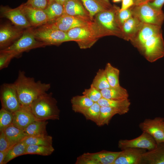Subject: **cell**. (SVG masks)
I'll list each match as a JSON object with an SVG mask.
<instances>
[{
	"instance_id": "ab89813d",
	"label": "cell",
	"mask_w": 164,
	"mask_h": 164,
	"mask_svg": "<svg viewBox=\"0 0 164 164\" xmlns=\"http://www.w3.org/2000/svg\"><path fill=\"white\" fill-rule=\"evenodd\" d=\"M48 2L47 0H28L25 4L34 8L43 10L47 6Z\"/></svg>"
},
{
	"instance_id": "60d3db41",
	"label": "cell",
	"mask_w": 164,
	"mask_h": 164,
	"mask_svg": "<svg viewBox=\"0 0 164 164\" xmlns=\"http://www.w3.org/2000/svg\"><path fill=\"white\" fill-rule=\"evenodd\" d=\"M0 132V151L8 150L11 148L9 143L4 131Z\"/></svg>"
},
{
	"instance_id": "f1b7e54d",
	"label": "cell",
	"mask_w": 164,
	"mask_h": 164,
	"mask_svg": "<svg viewBox=\"0 0 164 164\" xmlns=\"http://www.w3.org/2000/svg\"><path fill=\"white\" fill-rule=\"evenodd\" d=\"M43 10L48 18V22L55 21L64 13L63 5L54 1L48 3L47 6Z\"/></svg>"
},
{
	"instance_id": "c3c4849f",
	"label": "cell",
	"mask_w": 164,
	"mask_h": 164,
	"mask_svg": "<svg viewBox=\"0 0 164 164\" xmlns=\"http://www.w3.org/2000/svg\"><path fill=\"white\" fill-rule=\"evenodd\" d=\"M153 0H148L147 1V3L148 2H151L152 1H153Z\"/></svg>"
},
{
	"instance_id": "7402d4cb",
	"label": "cell",
	"mask_w": 164,
	"mask_h": 164,
	"mask_svg": "<svg viewBox=\"0 0 164 164\" xmlns=\"http://www.w3.org/2000/svg\"><path fill=\"white\" fill-rule=\"evenodd\" d=\"M87 11L91 19L98 13L112 8L108 0H80Z\"/></svg>"
},
{
	"instance_id": "f907efd6",
	"label": "cell",
	"mask_w": 164,
	"mask_h": 164,
	"mask_svg": "<svg viewBox=\"0 0 164 164\" xmlns=\"http://www.w3.org/2000/svg\"><path fill=\"white\" fill-rule=\"evenodd\" d=\"M48 0V1H49V0Z\"/></svg>"
},
{
	"instance_id": "e0dca14e",
	"label": "cell",
	"mask_w": 164,
	"mask_h": 164,
	"mask_svg": "<svg viewBox=\"0 0 164 164\" xmlns=\"http://www.w3.org/2000/svg\"><path fill=\"white\" fill-rule=\"evenodd\" d=\"M22 9L31 26H37L49 22L48 18L43 9H37L26 5H21Z\"/></svg>"
},
{
	"instance_id": "277c9868",
	"label": "cell",
	"mask_w": 164,
	"mask_h": 164,
	"mask_svg": "<svg viewBox=\"0 0 164 164\" xmlns=\"http://www.w3.org/2000/svg\"><path fill=\"white\" fill-rule=\"evenodd\" d=\"M46 46H48L47 44L36 38L34 30L30 27L26 29L18 39L9 46L0 50V52L12 53L18 56L23 52Z\"/></svg>"
},
{
	"instance_id": "f6af8a7d",
	"label": "cell",
	"mask_w": 164,
	"mask_h": 164,
	"mask_svg": "<svg viewBox=\"0 0 164 164\" xmlns=\"http://www.w3.org/2000/svg\"><path fill=\"white\" fill-rule=\"evenodd\" d=\"M147 1L148 0H134V5H137L147 3Z\"/></svg>"
},
{
	"instance_id": "cb8c5ba5",
	"label": "cell",
	"mask_w": 164,
	"mask_h": 164,
	"mask_svg": "<svg viewBox=\"0 0 164 164\" xmlns=\"http://www.w3.org/2000/svg\"><path fill=\"white\" fill-rule=\"evenodd\" d=\"M72 110L75 112L83 114L94 103L85 95H77L71 100Z\"/></svg>"
},
{
	"instance_id": "836d02e7",
	"label": "cell",
	"mask_w": 164,
	"mask_h": 164,
	"mask_svg": "<svg viewBox=\"0 0 164 164\" xmlns=\"http://www.w3.org/2000/svg\"><path fill=\"white\" fill-rule=\"evenodd\" d=\"M91 85L100 91L111 87L104 69H100L98 70Z\"/></svg>"
},
{
	"instance_id": "7c38bea8",
	"label": "cell",
	"mask_w": 164,
	"mask_h": 164,
	"mask_svg": "<svg viewBox=\"0 0 164 164\" xmlns=\"http://www.w3.org/2000/svg\"><path fill=\"white\" fill-rule=\"evenodd\" d=\"M164 118L156 117L153 119H145L139 125L142 132L149 134L157 144L164 142V131L163 123Z\"/></svg>"
},
{
	"instance_id": "2e32d148",
	"label": "cell",
	"mask_w": 164,
	"mask_h": 164,
	"mask_svg": "<svg viewBox=\"0 0 164 164\" xmlns=\"http://www.w3.org/2000/svg\"><path fill=\"white\" fill-rule=\"evenodd\" d=\"M145 149L128 148L120 151L113 164H140Z\"/></svg>"
},
{
	"instance_id": "4316f807",
	"label": "cell",
	"mask_w": 164,
	"mask_h": 164,
	"mask_svg": "<svg viewBox=\"0 0 164 164\" xmlns=\"http://www.w3.org/2000/svg\"><path fill=\"white\" fill-rule=\"evenodd\" d=\"M47 121L36 120L29 125L23 130L27 136L48 135Z\"/></svg>"
},
{
	"instance_id": "d6986e66",
	"label": "cell",
	"mask_w": 164,
	"mask_h": 164,
	"mask_svg": "<svg viewBox=\"0 0 164 164\" xmlns=\"http://www.w3.org/2000/svg\"><path fill=\"white\" fill-rule=\"evenodd\" d=\"M141 164H164V142L157 144L155 148L144 152Z\"/></svg>"
},
{
	"instance_id": "ffe728a7",
	"label": "cell",
	"mask_w": 164,
	"mask_h": 164,
	"mask_svg": "<svg viewBox=\"0 0 164 164\" xmlns=\"http://www.w3.org/2000/svg\"><path fill=\"white\" fill-rule=\"evenodd\" d=\"M80 0H67L63 5V14L89 19V16Z\"/></svg>"
},
{
	"instance_id": "f546056e",
	"label": "cell",
	"mask_w": 164,
	"mask_h": 164,
	"mask_svg": "<svg viewBox=\"0 0 164 164\" xmlns=\"http://www.w3.org/2000/svg\"><path fill=\"white\" fill-rule=\"evenodd\" d=\"M108 82L111 87H116L120 86L119 82V70L107 63L104 69Z\"/></svg>"
},
{
	"instance_id": "44dd1931",
	"label": "cell",
	"mask_w": 164,
	"mask_h": 164,
	"mask_svg": "<svg viewBox=\"0 0 164 164\" xmlns=\"http://www.w3.org/2000/svg\"><path fill=\"white\" fill-rule=\"evenodd\" d=\"M143 23L137 18L133 16L126 21L121 26L123 39L130 40L138 32Z\"/></svg>"
},
{
	"instance_id": "8fae6325",
	"label": "cell",
	"mask_w": 164,
	"mask_h": 164,
	"mask_svg": "<svg viewBox=\"0 0 164 164\" xmlns=\"http://www.w3.org/2000/svg\"><path fill=\"white\" fill-rule=\"evenodd\" d=\"M0 94L2 108L13 113L21 107L13 83L2 84L1 87Z\"/></svg>"
},
{
	"instance_id": "8992f818",
	"label": "cell",
	"mask_w": 164,
	"mask_h": 164,
	"mask_svg": "<svg viewBox=\"0 0 164 164\" xmlns=\"http://www.w3.org/2000/svg\"><path fill=\"white\" fill-rule=\"evenodd\" d=\"M117 7L101 12L97 15L99 27L109 35L115 36L123 39L121 27L118 21L116 10Z\"/></svg>"
},
{
	"instance_id": "d4e9b609",
	"label": "cell",
	"mask_w": 164,
	"mask_h": 164,
	"mask_svg": "<svg viewBox=\"0 0 164 164\" xmlns=\"http://www.w3.org/2000/svg\"><path fill=\"white\" fill-rule=\"evenodd\" d=\"M100 91L102 97L108 99L122 100L128 99L129 97L127 90L120 86L110 87Z\"/></svg>"
},
{
	"instance_id": "ee69618b",
	"label": "cell",
	"mask_w": 164,
	"mask_h": 164,
	"mask_svg": "<svg viewBox=\"0 0 164 164\" xmlns=\"http://www.w3.org/2000/svg\"><path fill=\"white\" fill-rule=\"evenodd\" d=\"M9 149L0 151V164H3V161Z\"/></svg>"
},
{
	"instance_id": "7bdbcfd3",
	"label": "cell",
	"mask_w": 164,
	"mask_h": 164,
	"mask_svg": "<svg viewBox=\"0 0 164 164\" xmlns=\"http://www.w3.org/2000/svg\"><path fill=\"white\" fill-rule=\"evenodd\" d=\"M121 7L120 9L124 10L130 8L134 5V0H122Z\"/></svg>"
},
{
	"instance_id": "7a4b0ae2",
	"label": "cell",
	"mask_w": 164,
	"mask_h": 164,
	"mask_svg": "<svg viewBox=\"0 0 164 164\" xmlns=\"http://www.w3.org/2000/svg\"><path fill=\"white\" fill-rule=\"evenodd\" d=\"M16 89L22 106H30L40 96L46 92L51 87L50 84L36 81L33 77H27L23 71L19 70L18 76L13 83Z\"/></svg>"
},
{
	"instance_id": "83f0119b",
	"label": "cell",
	"mask_w": 164,
	"mask_h": 164,
	"mask_svg": "<svg viewBox=\"0 0 164 164\" xmlns=\"http://www.w3.org/2000/svg\"><path fill=\"white\" fill-rule=\"evenodd\" d=\"M97 102L101 106L110 107L118 109L124 114L128 111L131 104L128 99L122 100H115L102 97Z\"/></svg>"
},
{
	"instance_id": "52a82bcc",
	"label": "cell",
	"mask_w": 164,
	"mask_h": 164,
	"mask_svg": "<svg viewBox=\"0 0 164 164\" xmlns=\"http://www.w3.org/2000/svg\"><path fill=\"white\" fill-rule=\"evenodd\" d=\"M36 38L47 45H57L71 41L67 32L45 26L43 25L34 30Z\"/></svg>"
},
{
	"instance_id": "5bb4252c",
	"label": "cell",
	"mask_w": 164,
	"mask_h": 164,
	"mask_svg": "<svg viewBox=\"0 0 164 164\" xmlns=\"http://www.w3.org/2000/svg\"><path fill=\"white\" fill-rule=\"evenodd\" d=\"M0 13L2 17L8 19L17 27L23 29L32 26L22 10L21 5L14 9L1 6Z\"/></svg>"
},
{
	"instance_id": "3957f363",
	"label": "cell",
	"mask_w": 164,
	"mask_h": 164,
	"mask_svg": "<svg viewBox=\"0 0 164 164\" xmlns=\"http://www.w3.org/2000/svg\"><path fill=\"white\" fill-rule=\"evenodd\" d=\"M30 109L37 120H59L60 111L57 101L52 93H46L40 96L30 106Z\"/></svg>"
},
{
	"instance_id": "ac0fdd59",
	"label": "cell",
	"mask_w": 164,
	"mask_h": 164,
	"mask_svg": "<svg viewBox=\"0 0 164 164\" xmlns=\"http://www.w3.org/2000/svg\"><path fill=\"white\" fill-rule=\"evenodd\" d=\"M12 124L18 128L24 130L30 123L36 120L29 106H22L13 113Z\"/></svg>"
},
{
	"instance_id": "bcb514c9",
	"label": "cell",
	"mask_w": 164,
	"mask_h": 164,
	"mask_svg": "<svg viewBox=\"0 0 164 164\" xmlns=\"http://www.w3.org/2000/svg\"><path fill=\"white\" fill-rule=\"evenodd\" d=\"M67 0H49L48 3L53 1H54L63 5Z\"/></svg>"
},
{
	"instance_id": "ba28073f",
	"label": "cell",
	"mask_w": 164,
	"mask_h": 164,
	"mask_svg": "<svg viewBox=\"0 0 164 164\" xmlns=\"http://www.w3.org/2000/svg\"><path fill=\"white\" fill-rule=\"evenodd\" d=\"M92 24L73 28L67 32V35L71 41L77 42L81 48L89 47L97 36Z\"/></svg>"
},
{
	"instance_id": "9a60e30c",
	"label": "cell",
	"mask_w": 164,
	"mask_h": 164,
	"mask_svg": "<svg viewBox=\"0 0 164 164\" xmlns=\"http://www.w3.org/2000/svg\"><path fill=\"white\" fill-rule=\"evenodd\" d=\"M24 30L16 26L6 24L0 26V48L3 49L12 44L15 40L18 39L22 34Z\"/></svg>"
},
{
	"instance_id": "f35d334b",
	"label": "cell",
	"mask_w": 164,
	"mask_h": 164,
	"mask_svg": "<svg viewBox=\"0 0 164 164\" xmlns=\"http://www.w3.org/2000/svg\"><path fill=\"white\" fill-rule=\"evenodd\" d=\"M0 70L8 67L11 60L17 57L16 55L12 53L0 52Z\"/></svg>"
},
{
	"instance_id": "9c48e42d",
	"label": "cell",
	"mask_w": 164,
	"mask_h": 164,
	"mask_svg": "<svg viewBox=\"0 0 164 164\" xmlns=\"http://www.w3.org/2000/svg\"><path fill=\"white\" fill-rule=\"evenodd\" d=\"M120 151L102 150L95 153H84L78 157L76 164H113Z\"/></svg>"
},
{
	"instance_id": "681fc988",
	"label": "cell",
	"mask_w": 164,
	"mask_h": 164,
	"mask_svg": "<svg viewBox=\"0 0 164 164\" xmlns=\"http://www.w3.org/2000/svg\"><path fill=\"white\" fill-rule=\"evenodd\" d=\"M163 130L164 131V121H163Z\"/></svg>"
},
{
	"instance_id": "74e56055",
	"label": "cell",
	"mask_w": 164,
	"mask_h": 164,
	"mask_svg": "<svg viewBox=\"0 0 164 164\" xmlns=\"http://www.w3.org/2000/svg\"><path fill=\"white\" fill-rule=\"evenodd\" d=\"M82 94L94 102H97L102 97L101 91L91 85L90 88L85 89Z\"/></svg>"
},
{
	"instance_id": "1f68e13d",
	"label": "cell",
	"mask_w": 164,
	"mask_h": 164,
	"mask_svg": "<svg viewBox=\"0 0 164 164\" xmlns=\"http://www.w3.org/2000/svg\"><path fill=\"white\" fill-rule=\"evenodd\" d=\"M27 146L22 141L12 147L9 150L3 164H7L19 156L25 155Z\"/></svg>"
},
{
	"instance_id": "30bf717a",
	"label": "cell",
	"mask_w": 164,
	"mask_h": 164,
	"mask_svg": "<svg viewBox=\"0 0 164 164\" xmlns=\"http://www.w3.org/2000/svg\"><path fill=\"white\" fill-rule=\"evenodd\" d=\"M92 24L89 19L63 14L55 21L43 25L67 32L75 27L87 26Z\"/></svg>"
},
{
	"instance_id": "603a6c76",
	"label": "cell",
	"mask_w": 164,
	"mask_h": 164,
	"mask_svg": "<svg viewBox=\"0 0 164 164\" xmlns=\"http://www.w3.org/2000/svg\"><path fill=\"white\" fill-rule=\"evenodd\" d=\"M3 130L9 143L11 148L23 140L27 136L23 130L18 128L13 124Z\"/></svg>"
},
{
	"instance_id": "d6a6232c",
	"label": "cell",
	"mask_w": 164,
	"mask_h": 164,
	"mask_svg": "<svg viewBox=\"0 0 164 164\" xmlns=\"http://www.w3.org/2000/svg\"><path fill=\"white\" fill-rule=\"evenodd\" d=\"M53 146L31 145L27 146L25 155L36 154L42 156H48L54 151Z\"/></svg>"
},
{
	"instance_id": "e575fe53",
	"label": "cell",
	"mask_w": 164,
	"mask_h": 164,
	"mask_svg": "<svg viewBox=\"0 0 164 164\" xmlns=\"http://www.w3.org/2000/svg\"><path fill=\"white\" fill-rule=\"evenodd\" d=\"M101 106L97 102H94L83 114L86 119L97 124L98 122Z\"/></svg>"
},
{
	"instance_id": "6da1fadb",
	"label": "cell",
	"mask_w": 164,
	"mask_h": 164,
	"mask_svg": "<svg viewBox=\"0 0 164 164\" xmlns=\"http://www.w3.org/2000/svg\"><path fill=\"white\" fill-rule=\"evenodd\" d=\"M130 41L150 62L164 56V41L161 26L143 23Z\"/></svg>"
},
{
	"instance_id": "4fadbf2b",
	"label": "cell",
	"mask_w": 164,
	"mask_h": 164,
	"mask_svg": "<svg viewBox=\"0 0 164 164\" xmlns=\"http://www.w3.org/2000/svg\"><path fill=\"white\" fill-rule=\"evenodd\" d=\"M157 144L149 134L142 132L138 137L130 140L121 139L118 142L119 149L123 150L128 148L142 149L151 150L155 148Z\"/></svg>"
},
{
	"instance_id": "b9f144b4",
	"label": "cell",
	"mask_w": 164,
	"mask_h": 164,
	"mask_svg": "<svg viewBox=\"0 0 164 164\" xmlns=\"http://www.w3.org/2000/svg\"><path fill=\"white\" fill-rule=\"evenodd\" d=\"M148 3L152 7L157 9L161 10L164 4V0H153Z\"/></svg>"
},
{
	"instance_id": "7dc6e473",
	"label": "cell",
	"mask_w": 164,
	"mask_h": 164,
	"mask_svg": "<svg viewBox=\"0 0 164 164\" xmlns=\"http://www.w3.org/2000/svg\"><path fill=\"white\" fill-rule=\"evenodd\" d=\"M113 2H119L120 1H121V0H112Z\"/></svg>"
},
{
	"instance_id": "5b68a950",
	"label": "cell",
	"mask_w": 164,
	"mask_h": 164,
	"mask_svg": "<svg viewBox=\"0 0 164 164\" xmlns=\"http://www.w3.org/2000/svg\"><path fill=\"white\" fill-rule=\"evenodd\" d=\"M133 16L142 23L161 26L164 21V13L145 3L131 7Z\"/></svg>"
},
{
	"instance_id": "8d00e7d4",
	"label": "cell",
	"mask_w": 164,
	"mask_h": 164,
	"mask_svg": "<svg viewBox=\"0 0 164 164\" xmlns=\"http://www.w3.org/2000/svg\"><path fill=\"white\" fill-rule=\"evenodd\" d=\"M116 15L118 21L121 27L124 22L133 16L131 7L122 10L119 8L117 7Z\"/></svg>"
},
{
	"instance_id": "d590c367",
	"label": "cell",
	"mask_w": 164,
	"mask_h": 164,
	"mask_svg": "<svg viewBox=\"0 0 164 164\" xmlns=\"http://www.w3.org/2000/svg\"><path fill=\"white\" fill-rule=\"evenodd\" d=\"M13 113L2 108L0 110V132L12 124Z\"/></svg>"
},
{
	"instance_id": "4dcf8cb0",
	"label": "cell",
	"mask_w": 164,
	"mask_h": 164,
	"mask_svg": "<svg viewBox=\"0 0 164 164\" xmlns=\"http://www.w3.org/2000/svg\"><path fill=\"white\" fill-rule=\"evenodd\" d=\"M23 141L27 145L53 146L52 137L48 135L27 136Z\"/></svg>"
},
{
	"instance_id": "484cf974",
	"label": "cell",
	"mask_w": 164,
	"mask_h": 164,
	"mask_svg": "<svg viewBox=\"0 0 164 164\" xmlns=\"http://www.w3.org/2000/svg\"><path fill=\"white\" fill-rule=\"evenodd\" d=\"M124 114L120 110L108 106H101L99 120L96 124L99 126L108 125L112 118L115 115Z\"/></svg>"
}]
</instances>
